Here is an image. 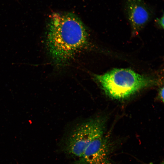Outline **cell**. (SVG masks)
<instances>
[{
    "label": "cell",
    "instance_id": "cell-1",
    "mask_svg": "<svg viewBox=\"0 0 164 164\" xmlns=\"http://www.w3.org/2000/svg\"><path fill=\"white\" fill-rule=\"evenodd\" d=\"M88 35L80 19L71 12H54L50 16L46 43L50 56L56 66L68 63L88 44Z\"/></svg>",
    "mask_w": 164,
    "mask_h": 164
},
{
    "label": "cell",
    "instance_id": "cell-2",
    "mask_svg": "<svg viewBox=\"0 0 164 164\" xmlns=\"http://www.w3.org/2000/svg\"><path fill=\"white\" fill-rule=\"evenodd\" d=\"M93 76L105 94L116 99L127 98L142 89L157 85L159 81L126 68H115Z\"/></svg>",
    "mask_w": 164,
    "mask_h": 164
},
{
    "label": "cell",
    "instance_id": "cell-3",
    "mask_svg": "<svg viewBox=\"0 0 164 164\" xmlns=\"http://www.w3.org/2000/svg\"><path fill=\"white\" fill-rule=\"evenodd\" d=\"M105 120L101 117L88 118L74 125L64 141L63 151L77 158L80 157L94 140L104 135Z\"/></svg>",
    "mask_w": 164,
    "mask_h": 164
},
{
    "label": "cell",
    "instance_id": "cell-4",
    "mask_svg": "<svg viewBox=\"0 0 164 164\" xmlns=\"http://www.w3.org/2000/svg\"><path fill=\"white\" fill-rule=\"evenodd\" d=\"M121 145V142L112 139L108 135H104L87 146L75 161V164H118L112 157Z\"/></svg>",
    "mask_w": 164,
    "mask_h": 164
},
{
    "label": "cell",
    "instance_id": "cell-5",
    "mask_svg": "<svg viewBox=\"0 0 164 164\" xmlns=\"http://www.w3.org/2000/svg\"><path fill=\"white\" fill-rule=\"evenodd\" d=\"M123 9L135 35L147 24L153 14L152 8L144 0H124Z\"/></svg>",
    "mask_w": 164,
    "mask_h": 164
},
{
    "label": "cell",
    "instance_id": "cell-6",
    "mask_svg": "<svg viewBox=\"0 0 164 164\" xmlns=\"http://www.w3.org/2000/svg\"><path fill=\"white\" fill-rule=\"evenodd\" d=\"M157 24L161 28H163L164 27V16L159 18H157L155 20Z\"/></svg>",
    "mask_w": 164,
    "mask_h": 164
},
{
    "label": "cell",
    "instance_id": "cell-7",
    "mask_svg": "<svg viewBox=\"0 0 164 164\" xmlns=\"http://www.w3.org/2000/svg\"><path fill=\"white\" fill-rule=\"evenodd\" d=\"M158 96L159 97V98L162 102L164 101V88L163 87L161 88L159 90Z\"/></svg>",
    "mask_w": 164,
    "mask_h": 164
},
{
    "label": "cell",
    "instance_id": "cell-8",
    "mask_svg": "<svg viewBox=\"0 0 164 164\" xmlns=\"http://www.w3.org/2000/svg\"><path fill=\"white\" fill-rule=\"evenodd\" d=\"M159 164H164V162L163 160L161 162H160V163Z\"/></svg>",
    "mask_w": 164,
    "mask_h": 164
}]
</instances>
